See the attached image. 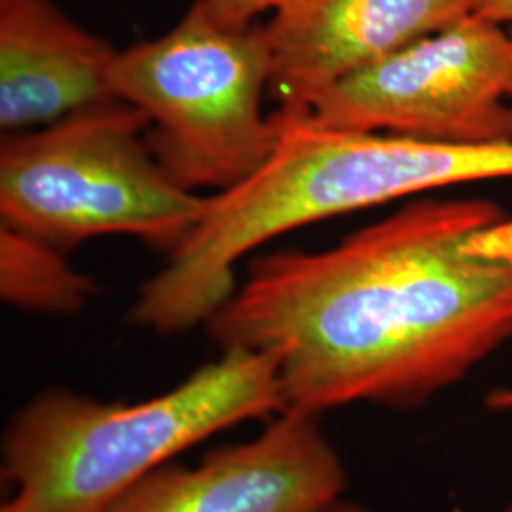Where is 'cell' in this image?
Wrapping results in <instances>:
<instances>
[{
    "instance_id": "13",
    "label": "cell",
    "mask_w": 512,
    "mask_h": 512,
    "mask_svg": "<svg viewBox=\"0 0 512 512\" xmlns=\"http://www.w3.org/2000/svg\"><path fill=\"white\" fill-rule=\"evenodd\" d=\"M486 406L495 412H511L512 389H494L486 397Z\"/></svg>"
},
{
    "instance_id": "15",
    "label": "cell",
    "mask_w": 512,
    "mask_h": 512,
    "mask_svg": "<svg viewBox=\"0 0 512 512\" xmlns=\"http://www.w3.org/2000/svg\"><path fill=\"white\" fill-rule=\"evenodd\" d=\"M501 512H512V499L507 503V505H505V507H503V511Z\"/></svg>"
},
{
    "instance_id": "7",
    "label": "cell",
    "mask_w": 512,
    "mask_h": 512,
    "mask_svg": "<svg viewBox=\"0 0 512 512\" xmlns=\"http://www.w3.org/2000/svg\"><path fill=\"white\" fill-rule=\"evenodd\" d=\"M344 461L319 416L285 410L255 439L143 476L107 512H323L346 494Z\"/></svg>"
},
{
    "instance_id": "5",
    "label": "cell",
    "mask_w": 512,
    "mask_h": 512,
    "mask_svg": "<svg viewBox=\"0 0 512 512\" xmlns=\"http://www.w3.org/2000/svg\"><path fill=\"white\" fill-rule=\"evenodd\" d=\"M270 78L264 25L226 27L194 0L169 33L118 52L112 92L147 116L148 145L175 183L226 192L274 152Z\"/></svg>"
},
{
    "instance_id": "10",
    "label": "cell",
    "mask_w": 512,
    "mask_h": 512,
    "mask_svg": "<svg viewBox=\"0 0 512 512\" xmlns=\"http://www.w3.org/2000/svg\"><path fill=\"white\" fill-rule=\"evenodd\" d=\"M44 239L0 224V296L27 313L69 317L86 308L93 281Z\"/></svg>"
},
{
    "instance_id": "14",
    "label": "cell",
    "mask_w": 512,
    "mask_h": 512,
    "mask_svg": "<svg viewBox=\"0 0 512 512\" xmlns=\"http://www.w3.org/2000/svg\"><path fill=\"white\" fill-rule=\"evenodd\" d=\"M323 512H374L372 509H368L363 503H357V501H351V499H338L336 503H332L330 507H327Z\"/></svg>"
},
{
    "instance_id": "6",
    "label": "cell",
    "mask_w": 512,
    "mask_h": 512,
    "mask_svg": "<svg viewBox=\"0 0 512 512\" xmlns=\"http://www.w3.org/2000/svg\"><path fill=\"white\" fill-rule=\"evenodd\" d=\"M511 86L512 35L475 12L336 82L308 114L340 131L509 143Z\"/></svg>"
},
{
    "instance_id": "2",
    "label": "cell",
    "mask_w": 512,
    "mask_h": 512,
    "mask_svg": "<svg viewBox=\"0 0 512 512\" xmlns=\"http://www.w3.org/2000/svg\"><path fill=\"white\" fill-rule=\"evenodd\" d=\"M274 152L245 183L209 196L198 224L147 281L152 308L181 329L236 293V266L289 230L444 186L512 179V141L456 145L323 128L308 110L274 114Z\"/></svg>"
},
{
    "instance_id": "9",
    "label": "cell",
    "mask_w": 512,
    "mask_h": 512,
    "mask_svg": "<svg viewBox=\"0 0 512 512\" xmlns=\"http://www.w3.org/2000/svg\"><path fill=\"white\" fill-rule=\"evenodd\" d=\"M118 52L52 0H0V128L18 133L118 99Z\"/></svg>"
},
{
    "instance_id": "4",
    "label": "cell",
    "mask_w": 512,
    "mask_h": 512,
    "mask_svg": "<svg viewBox=\"0 0 512 512\" xmlns=\"http://www.w3.org/2000/svg\"><path fill=\"white\" fill-rule=\"evenodd\" d=\"M147 116L122 99L78 110L0 145V224L69 253L124 234L173 253L207 198L175 183L147 141Z\"/></svg>"
},
{
    "instance_id": "3",
    "label": "cell",
    "mask_w": 512,
    "mask_h": 512,
    "mask_svg": "<svg viewBox=\"0 0 512 512\" xmlns=\"http://www.w3.org/2000/svg\"><path fill=\"white\" fill-rule=\"evenodd\" d=\"M283 412L274 355L222 349L184 382L135 404L71 389L37 393L2 435L0 512H107L186 448L243 421Z\"/></svg>"
},
{
    "instance_id": "1",
    "label": "cell",
    "mask_w": 512,
    "mask_h": 512,
    "mask_svg": "<svg viewBox=\"0 0 512 512\" xmlns=\"http://www.w3.org/2000/svg\"><path fill=\"white\" fill-rule=\"evenodd\" d=\"M205 327L274 355L283 412L421 408L512 340V205L429 198L325 251L258 256Z\"/></svg>"
},
{
    "instance_id": "12",
    "label": "cell",
    "mask_w": 512,
    "mask_h": 512,
    "mask_svg": "<svg viewBox=\"0 0 512 512\" xmlns=\"http://www.w3.org/2000/svg\"><path fill=\"white\" fill-rule=\"evenodd\" d=\"M476 12L503 25L512 35V0H480Z\"/></svg>"
},
{
    "instance_id": "8",
    "label": "cell",
    "mask_w": 512,
    "mask_h": 512,
    "mask_svg": "<svg viewBox=\"0 0 512 512\" xmlns=\"http://www.w3.org/2000/svg\"><path fill=\"white\" fill-rule=\"evenodd\" d=\"M480 0H287L264 25L281 109L310 110L336 82L463 18Z\"/></svg>"
},
{
    "instance_id": "16",
    "label": "cell",
    "mask_w": 512,
    "mask_h": 512,
    "mask_svg": "<svg viewBox=\"0 0 512 512\" xmlns=\"http://www.w3.org/2000/svg\"><path fill=\"white\" fill-rule=\"evenodd\" d=\"M511 101H512V86H511Z\"/></svg>"
},
{
    "instance_id": "11",
    "label": "cell",
    "mask_w": 512,
    "mask_h": 512,
    "mask_svg": "<svg viewBox=\"0 0 512 512\" xmlns=\"http://www.w3.org/2000/svg\"><path fill=\"white\" fill-rule=\"evenodd\" d=\"M203 10L226 27L255 25L260 14L277 10L287 0H196Z\"/></svg>"
}]
</instances>
